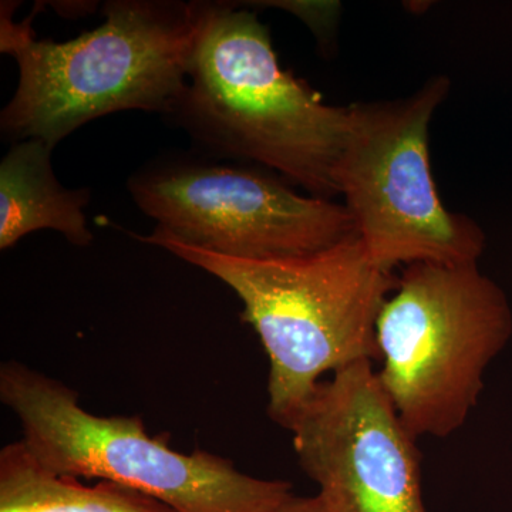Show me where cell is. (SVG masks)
<instances>
[{"mask_svg": "<svg viewBox=\"0 0 512 512\" xmlns=\"http://www.w3.org/2000/svg\"><path fill=\"white\" fill-rule=\"evenodd\" d=\"M232 289L269 360L268 414L288 429L325 373L379 360L376 323L397 286L357 235L313 254L249 261L153 235L137 237Z\"/></svg>", "mask_w": 512, "mask_h": 512, "instance_id": "obj_3", "label": "cell"}, {"mask_svg": "<svg viewBox=\"0 0 512 512\" xmlns=\"http://www.w3.org/2000/svg\"><path fill=\"white\" fill-rule=\"evenodd\" d=\"M128 190L157 221L150 235L229 258H293L357 235L345 204L306 197L249 168L160 165L134 175Z\"/></svg>", "mask_w": 512, "mask_h": 512, "instance_id": "obj_7", "label": "cell"}, {"mask_svg": "<svg viewBox=\"0 0 512 512\" xmlns=\"http://www.w3.org/2000/svg\"><path fill=\"white\" fill-rule=\"evenodd\" d=\"M512 335L507 296L478 264L404 269L376 323L380 386L414 439L466 424Z\"/></svg>", "mask_w": 512, "mask_h": 512, "instance_id": "obj_5", "label": "cell"}, {"mask_svg": "<svg viewBox=\"0 0 512 512\" xmlns=\"http://www.w3.org/2000/svg\"><path fill=\"white\" fill-rule=\"evenodd\" d=\"M436 76L412 96L353 103L348 143L336 173L339 195L373 264H478L485 234L448 210L434 183L430 123L450 92Z\"/></svg>", "mask_w": 512, "mask_h": 512, "instance_id": "obj_6", "label": "cell"}, {"mask_svg": "<svg viewBox=\"0 0 512 512\" xmlns=\"http://www.w3.org/2000/svg\"><path fill=\"white\" fill-rule=\"evenodd\" d=\"M372 363L320 382L289 424L293 448L326 512H427L417 439Z\"/></svg>", "mask_w": 512, "mask_h": 512, "instance_id": "obj_8", "label": "cell"}, {"mask_svg": "<svg viewBox=\"0 0 512 512\" xmlns=\"http://www.w3.org/2000/svg\"><path fill=\"white\" fill-rule=\"evenodd\" d=\"M0 400L49 470L123 485L174 512H271L293 494L286 481L249 476L217 454L174 450L140 417L90 413L69 386L16 360L0 366Z\"/></svg>", "mask_w": 512, "mask_h": 512, "instance_id": "obj_4", "label": "cell"}, {"mask_svg": "<svg viewBox=\"0 0 512 512\" xmlns=\"http://www.w3.org/2000/svg\"><path fill=\"white\" fill-rule=\"evenodd\" d=\"M53 148L46 141H18L0 164V249L39 229H55L70 244L87 247L93 234L83 208L89 190H67L52 167Z\"/></svg>", "mask_w": 512, "mask_h": 512, "instance_id": "obj_9", "label": "cell"}, {"mask_svg": "<svg viewBox=\"0 0 512 512\" xmlns=\"http://www.w3.org/2000/svg\"><path fill=\"white\" fill-rule=\"evenodd\" d=\"M173 116L222 157L264 165L313 197L339 195L352 107L332 106L282 69L269 29L235 3L207 2Z\"/></svg>", "mask_w": 512, "mask_h": 512, "instance_id": "obj_2", "label": "cell"}, {"mask_svg": "<svg viewBox=\"0 0 512 512\" xmlns=\"http://www.w3.org/2000/svg\"><path fill=\"white\" fill-rule=\"evenodd\" d=\"M271 512H326L318 495L313 497H298L291 494Z\"/></svg>", "mask_w": 512, "mask_h": 512, "instance_id": "obj_11", "label": "cell"}, {"mask_svg": "<svg viewBox=\"0 0 512 512\" xmlns=\"http://www.w3.org/2000/svg\"><path fill=\"white\" fill-rule=\"evenodd\" d=\"M0 512H174L130 488L63 476L40 464L22 440L0 451Z\"/></svg>", "mask_w": 512, "mask_h": 512, "instance_id": "obj_10", "label": "cell"}, {"mask_svg": "<svg viewBox=\"0 0 512 512\" xmlns=\"http://www.w3.org/2000/svg\"><path fill=\"white\" fill-rule=\"evenodd\" d=\"M0 50L16 60L18 87L0 116L16 141L57 143L94 119L123 110L171 114L188 70L207 2L113 0L104 22L79 37L37 39L32 16L15 23L2 3Z\"/></svg>", "mask_w": 512, "mask_h": 512, "instance_id": "obj_1", "label": "cell"}, {"mask_svg": "<svg viewBox=\"0 0 512 512\" xmlns=\"http://www.w3.org/2000/svg\"><path fill=\"white\" fill-rule=\"evenodd\" d=\"M53 8L59 10L60 15L67 16V18H77L84 13L93 12L96 9V3L89 2H53Z\"/></svg>", "mask_w": 512, "mask_h": 512, "instance_id": "obj_12", "label": "cell"}]
</instances>
